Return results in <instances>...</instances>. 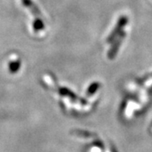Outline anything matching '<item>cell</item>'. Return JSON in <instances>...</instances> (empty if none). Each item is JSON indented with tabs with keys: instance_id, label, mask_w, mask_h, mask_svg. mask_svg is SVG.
<instances>
[{
	"instance_id": "obj_4",
	"label": "cell",
	"mask_w": 152,
	"mask_h": 152,
	"mask_svg": "<svg viewBox=\"0 0 152 152\" xmlns=\"http://www.w3.org/2000/svg\"><path fill=\"white\" fill-rule=\"evenodd\" d=\"M59 92L64 96H69L71 98H76L75 95L73 92H71L70 91L68 90L67 88H61L59 90Z\"/></svg>"
},
{
	"instance_id": "obj_1",
	"label": "cell",
	"mask_w": 152,
	"mask_h": 152,
	"mask_svg": "<svg viewBox=\"0 0 152 152\" xmlns=\"http://www.w3.org/2000/svg\"><path fill=\"white\" fill-rule=\"evenodd\" d=\"M20 66H21V62L20 60H15V61H12L9 64V69L10 72L12 74H15L19 71V69H20Z\"/></svg>"
},
{
	"instance_id": "obj_5",
	"label": "cell",
	"mask_w": 152,
	"mask_h": 152,
	"mask_svg": "<svg viewBox=\"0 0 152 152\" xmlns=\"http://www.w3.org/2000/svg\"><path fill=\"white\" fill-rule=\"evenodd\" d=\"M22 4H23V5L25 6V7H26V8H31L34 4L31 2V0H22Z\"/></svg>"
},
{
	"instance_id": "obj_2",
	"label": "cell",
	"mask_w": 152,
	"mask_h": 152,
	"mask_svg": "<svg viewBox=\"0 0 152 152\" xmlns=\"http://www.w3.org/2000/svg\"><path fill=\"white\" fill-rule=\"evenodd\" d=\"M45 27L44 22L42 21V19L40 18H36V20L33 21V29L35 31H42Z\"/></svg>"
},
{
	"instance_id": "obj_3",
	"label": "cell",
	"mask_w": 152,
	"mask_h": 152,
	"mask_svg": "<svg viewBox=\"0 0 152 152\" xmlns=\"http://www.w3.org/2000/svg\"><path fill=\"white\" fill-rule=\"evenodd\" d=\"M98 88H99V84L98 83H93V84L91 85V86L89 87V89L87 91V94L89 96H91L92 94H94L97 91Z\"/></svg>"
}]
</instances>
